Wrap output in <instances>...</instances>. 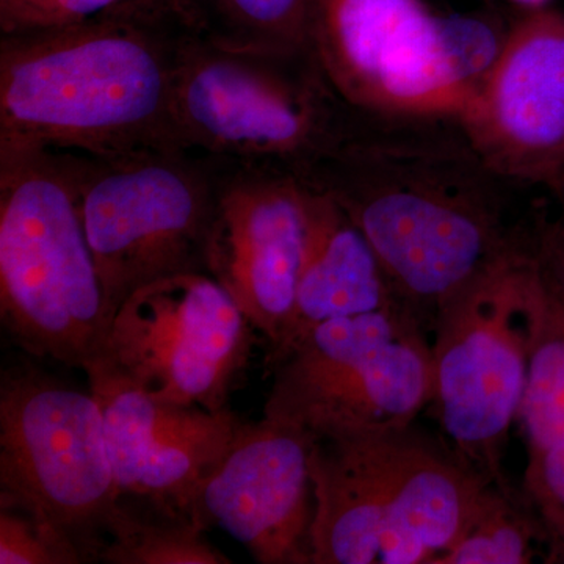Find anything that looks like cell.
<instances>
[{"instance_id":"obj_5","label":"cell","mask_w":564,"mask_h":564,"mask_svg":"<svg viewBox=\"0 0 564 564\" xmlns=\"http://www.w3.org/2000/svg\"><path fill=\"white\" fill-rule=\"evenodd\" d=\"M173 115L185 150L300 180L343 140L355 110L333 90L313 51L226 46L185 24Z\"/></svg>"},{"instance_id":"obj_12","label":"cell","mask_w":564,"mask_h":564,"mask_svg":"<svg viewBox=\"0 0 564 564\" xmlns=\"http://www.w3.org/2000/svg\"><path fill=\"white\" fill-rule=\"evenodd\" d=\"M467 143L502 180L554 188L564 173V17L536 10L505 36L459 117Z\"/></svg>"},{"instance_id":"obj_15","label":"cell","mask_w":564,"mask_h":564,"mask_svg":"<svg viewBox=\"0 0 564 564\" xmlns=\"http://www.w3.org/2000/svg\"><path fill=\"white\" fill-rule=\"evenodd\" d=\"M91 392L101 403L107 454L120 496L199 522V494L242 422L228 408L210 413L155 402L135 389Z\"/></svg>"},{"instance_id":"obj_16","label":"cell","mask_w":564,"mask_h":564,"mask_svg":"<svg viewBox=\"0 0 564 564\" xmlns=\"http://www.w3.org/2000/svg\"><path fill=\"white\" fill-rule=\"evenodd\" d=\"M300 182L306 215L302 272L292 313L267 348L265 373L315 326L402 304L372 245L343 206L317 185Z\"/></svg>"},{"instance_id":"obj_13","label":"cell","mask_w":564,"mask_h":564,"mask_svg":"<svg viewBox=\"0 0 564 564\" xmlns=\"http://www.w3.org/2000/svg\"><path fill=\"white\" fill-rule=\"evenodd\" d=\"M304 242L302 182L276 170L220 162L206 272L232 296L267 348L292 313Z\"/></svg>"},{"instance_id":"obj_6","label":"cell","mask_w":564,"mask_h":564,"mask_svg":"<svg viewBox=\"0 0 564 564\" xmlns=\"http://www.w3.org/2000/svg\"><path fill=\"white\" fill-rule=\"evenodd\" d=\"M505 36L422 0H314L311 51L352 110L456 118L480 90Z\"/></svg>"},{"instance_id":"obj_18","label":"cell","mask_w":564,"mask_h":564,"mask_svg":"<svg viewBox=\"0 0 564 564\" xmlns=\"http://www.w3.org/2000/svg\"><path fill=\"white\" fill-rule=\"evenodd\" d=\"M518 421L529 454L564 440V300L536 269L529 307V372Z\"/></svg>"},{"instance_id":"obj_19","label":"cell","mask_w":564,"mask_h":564,"mask_svg":"<svg viewBox=\"0 0 564 564\" xmlns=\"http://www.w3.org/2000/svg\"><path fill=\"white\" fill-rule=\"evenodd\" d=\"M543 549L552 562L551 538L525 494L491 484L436 564H527Z\"/></svg>"},{"instance_id":"obj_8","label":"cell","mask_w":564,"mask_h":564,"mask_svg":"<svg viewBox=\"0 0 564 564\" xmlns=\"http://www.w3.org/2000/svg\"><path fill=\"white\" fill-rule=\"evenodd\" d=\"M220 162L174 148L84 154L80 209L109 322L133 292L181 273H207Z\"/></svg>"},{"instance_id":"obj_23","label":"cell","mask_w":564,"mask_h":564,"mask_svg":"<svg viewBox=\"0 0 564 564\" xmlns=\"http://www.w3.org/2000/svg\"><path fill=\"white\" fill-rule=\"evenodd\" d=\"M555 192V191H554ZM558 196L560 210L544 215L527 236V250L541 281L564 300V192Z\"/></svg>"},{"instance_id":"obj_2","label":"cell","mask_w":564,"mask_h":564,"mask_svg":"<svg viewBox=\"0 0 564 564\" xmlns=\"http://www.w3.org/2000/svg\"><path fill=\"white\" fill-rule=\"evenodd\" d=\"M174 0L0 36V148L126 155L182 148Z\"/></svg>"},{"instance_id":"obj_22","label":"cell","mask_w":564,"mask_h":564,"mask_svg":"<svg viewBox=\"0 0 564 564\" xmlns=\"http://www.w3.org/2000/svg\"><path fill=\"white\" fill-rule=\"evenodd\" d=\"M524 494L551 538L552 562H564V440L529 454Z\"/></svg>"},{"instance_id":"obj_4","label":"cell","mask_w":564,"mask_h":564,"mask_svg":"<svg viewBox=\"0 0 564 564\" xmlns=\"http://www.w3.org/2000/svg\"><path fill=\"white\" fill-rule=\"evenodd\" d=\"M82 152L0 148V318L22 350L87 370L109 332L80 209Z\"/></svg>"},{"instance_id":"obj_20","label":"cell","mask_w":564,"mask_h":564,"mask_svg":"<svg viewBox=\"0 0 564 564\" xmlns=\"http://www.w3.org/2000/svg\"><path fill=\"white\" fill-rule=\"evenodd\" d=\"M206 529L185 516L135 497L120 496L101 562L110 564H228L204 538Z\"/></svg>"},{"instance_id":"obj_17","label":"cell","mask_w":564,"mask_h":564,"mask_svg":"<svg viewBox=\"0 0 564 564\" xmlns=\"http://www.w3.org/2000/svg\"><path fill=\"white\" fill-rule=\"evenodd\" d=\"M191 31L226 46L311 52L314 0H174Z\"/></svg>"},{"instance_id":"obj_26","label":"cell","mask_w":564,"mask_h":564,"mask_svg":"<svg viewBox=\"0 0 564 564\" xmlns=\"http://www.w3.org/2000/svg\"><path fill=\"white\" fill-rule=\"evenodd\" d=\"M552 191L564 192V173L562 180H560L558 184H556L555 187L552 188Z\"/></svg>"},{"instance_id":"obj_9","label":"cell","mask_w":564,"mask_h":564,"mask_svg":"<svg viewBox=\"0 0 564 564\" xmlns=\"http://www.w3.org/2000/svg\"><path fill=\"white\" fill-rule=\"evenodd\" d=\"M256 333L210 274H174L121 304L85 373L91 391L135 389L218 413L250 362Z\"/></svg>"},{"instance_id":"obj_24","label":"cell","mask_w":564,"mask_h":564,"mask_svg":"<svg viewBox=\"0 0 564 564\" xmlns=\"http://www.w3.org/2000/svg\"><path fill=\"white\" fill-rule=\"evenodd\" d=\"M82 17H101L109 11L124 9V7L141 6V3L155 2V0H74Z\"/></svg>"},{"instance_id":"obj_10","label":"cell","mask_w":564,"mask_h":564,"mask_svg":"<svg viewBox=\"0 0 564 564\" xmlns=\"http://www.w3.org/2000/svg\"><path fill=\"white\" fill-rule=\"evenodd\" d=\"M534 269L527 248L475 282L437 315L432 333L433 395L447 443L500 488L508 433L529 372Z\"/></svg>"},{"instance_id":"obj_14","label":"cell","mask_w":564,"mask_h":564,"mask_svg":"<svg viewBox=\"0 0 564 564\" xmlns=\"http://www.w3.org/2000/svg\"><path fill=\"white\" fill-rule=\"evenodd\" d=\"M313 443L288 423H240L199 494L204 529L220 527L261 564H311Z\"/></svg>"},{"instance_id":"obj_25","label":"cell","mask_w":564,"mask_h":564,"mask_svg":"<svg viewBox=\"0 0 564 564\" xmlns=\"http://www.w3.org/2000/svg\"><path fill=\"white\" fill-rule=\"evenodd\" d=\"M510 2L516 3V6L524 7V9L536 11L544 10V7L547 6L551 0H510Z\"/></svg>"},{"instance_id":"obj_21","label":"cell","mask_w":564,"mask_h":564,"mask_svg":"<svg viewBox=\"0 0 564 564\" xmlns=\"http://www.w3.org/2000/svg\"><path fill=\"white\" fill-rule=\"evenodd\" d=\"M0 563L79 564V549L32 508L0 497Z\"/></svg>"},{"instance_id":"obj_3","label":"cell","mask_w":564,"mask_h":564,"mask_svg":"<svg viewBox=\"0 0 564 564\" xmlns=\"http://www.w3.org/2000/svg\"><path fill=\"white\" fill-rule=\"evenodd\" d=\"M311 564H436L492 481L413 425L314 440Z\"/></svg>"},{"instance_id":"obj_1","label":"cell","mask_w":564,"mask_h":564,"mask_svg":"<svg viewBox=\"0 0 564 564\" xmlns=\"http://www.w3.org/2000/svg\"><path fill=\"white\" fill-rule=\"evenodd\" d=\"M356 113L302 180L343 206L400 303L432 332L437 315L525 247L503 223L492 173L466 148L369 131Z\"/></svg>"},{"instance_id":"obj_11","label":"cell","mask_w":564,"mask_h":564,"mask_svg":"<svg viewBox=\"0 0 564 564\" xmlns=\"http://www.w3.org/2000/svg\"><path fill=\"white\" fill-rule=\"evenodd\" d=\"M0 497L32 508L79 549L101 560L120 508L101 403L35 372H3Z\"/></svg>"},{"instance_id":"obj_7","label":"cell","mask_w":564,"mask_h":564,"mask_svg":"<svg viewBox=\"0 0 564 564\" xmlns=\"http://www.w3.org/2000/svg\"><path fill=\"white\" fill-rule=\"evenodd\" d=\"M426 333L402 304L315 326L267 372L263 417L314 440L413 425L432 403Z\"/></svg>"}]
</instances>
